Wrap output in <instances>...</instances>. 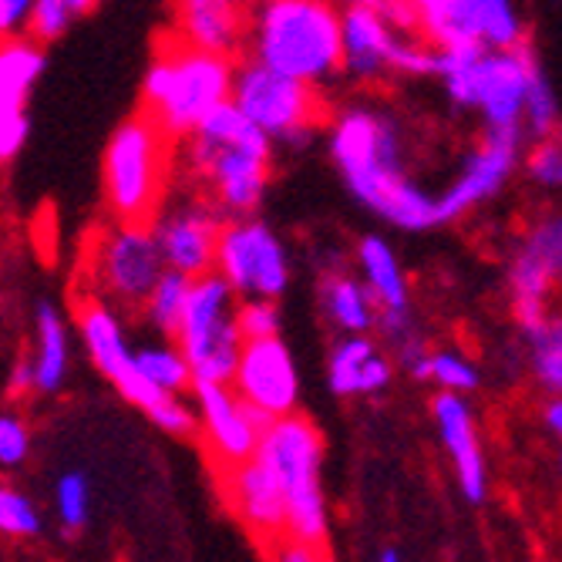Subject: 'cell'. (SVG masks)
Segmentation results:
<instances>
[{
  "label": "cell",
  "mask_w": 562,
  "mask_h": 562,
  "mask_svg": "<svg viewBox=\"0 0 562 562\" xmlns=\"http://www.w3.org/2000/svg\"><path fill=\"white\" fill-rule=\"evenodd\" d=\"M135 361L142 368V374L159 384L169 394H182L189 387H195V371L192 361L186 357V350L179 347V340H166V344H145L135 350Z\"/></svg>",
  "instance_id": "cell-27"
},
{
  "label": "cell",
  "mask_w": 562,
  "mask_h": 562,
  "mask_svg": "<svg viewBox=\"0 0 562 562\" xmlns=\"http://www.w3.org/2000/svg\"><path fill=\"white\" fill-rule=\"evenodd\" d=\"M378 559H381V562H401L404 555H401V549H381Z\"/></svg>",
  "instance_id": "cell-45"
},
{
  "label": "cell",
  "mask_w": 562,
  "mask_h": 562,
  "mask_svg": "<svg viewBox=\"0 0 562 562\" xmlns=\"http://www.w3.org/2000/svg\"><path fill=\"white\" fill-rule=\"evenodd\" d=\"M156 236L162 243L166 263L189 277H202L216 270V249L226 226L223 210L210 195L172 199L156 216Z\"/></svg>",
  "instance_id": "cell-14"
},
{
  "label": "cell",
  "mask_w": 562,
  "mask_h": 562,
  "mask_svg": "<svg viewBox=\"0 0 562 562\" xmlns=\"http://www.w3.org/2000/svg\"><path fill=\"white\" fill-rule=\"evenodd\" d=\"M401 31L374 4H347L344 11V75L353 81H378L394 75V50Z\"/></svg>",
  "instance_id": "cell-19"
},
{
  "label": "cell",
  "mask_w": 562,
  "mask_h": 562,
  "mask_svg": "<svg viewBox=\"0 0 562 562\" xmlns=\"http://www.w3.org/2000/svg\"><path fill=\"white\" fill-rule=\"evenodd\" d=\"M44 529L41 522V513H37V505L18 492V488H4L0 492V532H4L8 539H37Z\"/></svg>",
  "instance_id": "cell-33"
},
{
  "label": "cell",
  "mask_w": 562,
  "mask_h": 562,
  "mask_svg": "<svg viewBox=\"0 0 562 562\" xmlns=\"http://www.w3.org/2000/svg\"><path fill=\"white\" fill-rule=\"evenodd\" d=\"M233 101L252 125H260L270 138L286 145H303L327 115L317 85L283 75L257 58L236 68Z\"/></svg>",
  "instance_id": "cell-10"
},
{
  "label": "cell",
  "mask_w": 562,
  "mask_h": 562,
  "mask_svg": "<svg viewBox=\"0 0 562 562\" xmlns=\"http://www.w3.org/2000/svg\"><path fill=\"white\" fill-rule=\"evenodd\" d=\"M88 508H91V492H88V479L81 472H68L58 479L55 488V513L58 522L65 529V536H75L85 529L88 522Z\"/></svg>",
  "instance_id": "cell-32"
},
{
  "label": "cell",
  "mask_w": 562,
  "mask_h": 562,
  "mask_svg": "<svg viewBox=\"0 0 562 562\" xmlns=\"http://www.w3.org/2000/svg\"><path fill=\"white\" fill-rule=\"evenodd\" d=\"M31 11H34V0H0V31H4L8 37L24 34Z\"/></svg>",
  "instance_id": "cell-40"
},
{
  "label": "cell",
  "mask_w": 562,
  "mask_h": 562,
  "mask_svg": "<svg viewBox=\"0 0 562 562\" xmlns=\"http://www.w3.org/2000/svg\"><path fill=\"white\" fill-rule=\"evenodd\" d=\"M249 58L317 88L344 75V11L334 0H249Z\"/></svg>",
  "instance_id": "cell-3"
},
{
  "label": "cell",
  "mask_w": 562,
  "mask_h": 562,
  "mask_svg": "<svg viewBox=\"0 0 562 562\" xmlns=\"http://www.w3.org/2000/svg\"><path fill=\"white\" fill-rule=\"evenodd\" d=\"M236 61L223 50H206L182 41L179 34L159 37L142 81V112L156 119L176 142L192 135V128L216 105L233 98Z\"/></svg>",
  "instance_id": "cell-4"
},
{
  "label": "cell",
  "mask_w": 562,
  "mask_h": 562,
  "mask_svg": "<svg viewBox=\"0 0 562 562\" xmlns=\"http://www.w3.org/2000/svg\"><path fill=\"white\" fill-rule=\"evenodd\" d=\"M559 472H562V448H559Z\"/></svg>",
  "instance_id": "cell-47"
},
{
  "label": "cell",
  "mask_w": 562,
  "mask_h": 562,
  "mask_svg": "<svg viewBox=\"0 0 562 562\" xmlns=\"http://www.w3.org/2000/svg\"><path fill=\"white\" fill-rule=\"evenodd\" d=\"M176 34L195 47L236 55L249 34V0H179Z\"/></svg>",
  "instance_id": "cell-20"
},
{
  "label": "cell",
  "mask_w": 562,
  "mask_h": 562,
  "mask_svg": "<svg viewBox=\"0 0 562 562\" xmlns=\"http://www.w3.org/2000/svg\"><path fill=\"white\" fill-rule=\"evenodd\" d=\"M192 280L189 273L182 270H166L159 277V283L151 286L145 306H142V321L151 327V330H159L166 340H176L179 337V327H182V317H186V303H189V293H192Z\"/></svg>",
  "instance_id": "cell-26"
},
{
  "label": "cell",
  "mask_w": 562,
  "mask_h": 562,
  "mask_svg": "<svg viewBox=\"0 0 562 562\" xmlns=\"http://www.w3.org/2000/svg\"><path fill=\"white\" fill-rule=\"evenodd\" d=\"M233 387L243 401L260 407V412H267L270 418H283V415L296 412L300 378H296L290 347L280 340V334L243 344Z\"/></svg>",
  "instance_id": "cell-17"
},
{
  "label": "cell",
  "mask_w": 562,
  "mask_h": 562,
  "mask_svg": "<svg viewBox=\"0 0 562 562\" xmlns=\"http://www.w3.org/2000/svg\"><path fill=\"white\" fill-rule=\"evenodd\" d=\"M526 132L532 138H552L559 132V101L549 88L539 61L529 75V98H526Z\"/></svg>",
  "instance_id": "cell-31"
},
{
  "label": "cell",
  "mask_w": 562,
  "mask_h": 562,
  "mask_svg": "<svg viewBox=\"0 0 562 562\" xmlns=\"http://www.w3.org/2000/svg\"><path fill=\"white\" fill-rule=\"evenodd\" d=\"M347 4H374V8H381L384 0H347Z\"/></svg>",
  "instance_id": "cell-46"
},
{
  "label": "cell",
  "mask_w": 562,
  "mask_h": 562,
  "mask_svg": "<svg viewBox=\"0 0 562 562\" xmlns=\"http://www.w3.org/2000/svg\"><path fill=\"white\" fill-rule=\"evenodd\" d=\"M236 327L246 340H263L280 334V306L270 296H243L236 306Z\"/></svg>",
  "instance_id": "cell-34"
},
{
  "label": "cell",
  "mask_w": 562,
  "mask_h": 562,
  "mask_svg": "<svg viewBox=\"0 0 562 562\" xmlns=\"http://www.w3.org/2000/svg\"><path fill=\"white\" fill-rule=\"evenodd\" d=\"M321 300L330 321L347 334H368L378 327V300L368 283H357L347 273H334L321 283Z\"/></svg>",
  "instance_id": "cell-24"
},
{
  "label": "cell",
  "mask_w": 562,
  "mask_h": 562,
  "mask_svg": "<svg viewBox=\"0 0 562 562\" xmlns=\"http://www.w3.org/2000/svg\"><path fill=\"white\" fill-rule=\"evenodd\" d=\"M257 458L277 475L286 495V536L324 549L330 536V519L321 488L324 438L317 425L296 412L273 418L260 438Z\"/></svg>",
  "instance_id": "cell-7"
},
{
  "label": "cell",
  "mask_w": 562,
  "mask_h": 562,
  "mask_svg": "<svg viewBox=\"0 0 562 562\" xmlns=\"http://www.w3.org/2000/svg\"><path fill=\"white\" fill-rule=\"evenodd\" d=\"M44 44L31 34H11L0 47V109H24L37 78L44 75Z\"/></svg>",
  "instance_id": "cell-23"
},
{
  "label": "cell",
  "mask_w": 562,
  "mask_h": 562,
  "mask_svg": "<svg viewBox=\"0 0 562 562\" xmlns=\"http://www.w3.org/2000/svg\"><path fill=\"white\" fill-rule=\"evenodd\" d=\"M412 8H415V14H418L422 37H428L435 47H441V44L448 41L454 0H412Z\"/></svg>",
  "instance_id": "cell-37"
},
{
  "label": "cell",
  "mask_w": 562,
  "mask_h": 562,
  "mask_svg": "<svg viewBox=\"0 0 562 562\" xmlns=\"http://www.w3.org/2000/svg\"><path fill=\"white\" fill-rule=\"evenodd\" d=\"M27 142V115L24 109H0V159L11 162Z\"/></svg>",
  "instance_id": "cell-39"
},
{
  "label": "cell",
  "mask_w": 562,
  "mask_h": 562,
  "mask_svg": "<svg viewBox=\"0 0 562 562\" xmlns=\"http://www.w3.org/2000/svg\"><path fill=\"white\" fill-rule=\"evenodd\" d=\"M357 260H361L364 283L378 300V311H407V280L391 243L381 236H364L357 246Z\"/></svg>",
  "instance_id": "cell-25"
},
{
  "label": "cell",
  "mask_w": 562,
  "mask_h": 562,
  "mask_svg": "<svg viewBox=\"0 0 562 562\" xmlns=\"http://www.w3.org/2000/svg\"><path fill=\"white\" fill-rule=\"evenodd\" d=\"M562 283V223L536 226L522 246L516 249L513 267H508V290H513V314L522 330L546 324L549 296Z\"/></svg>",
  "instance_id": "cell-16"
},
{
  "label": "cell",
  "mask_w": 562,
  "mask_h": 562,
  "mask_svg": "<svg viewBox=\"0 0 562 562\" xmlns=\"http://www.w3.org/2000/svg\"><path fill=\"white\" fill-rule=\"evenodd\" d=\"M34 374H37V394H55L61 391L68 378V327L65 317L50 303H41L34 314Z\"/></svg>",
  "instance_id": "cell-22"
},
{
  "label": "cell",
  "mask_w": 562,
  "mask_h": 562,
  "mask_svg": "<svg viewBox=\"0 0 562 562\" xmlns=\"http://www.w3.org/2000/svg\"><path fill=\"white\" fill-rule=\"evenodd\" d=\"M176 148L179 142L148 112H138L115 128L101 156V192L115 220L156 223L166 206Z\"/></svg>",
  "instance_id": "cell-5"
},
{
  "label": "cell",
  "mask_w": 562,
  "mask_h": 562,
  "mask_svg": "<svg viewBox=\"0 0 562 562\" xmlns=\"http://www.w3.org/2000/svg\"><path fill=\"white\" fill-rule=\"evenodd\" d=\"M330 156L347 189L397 229L422 233L438 226V195L404 176L401 135L387 115L371 109L340 112L330 128Z\"/></svg>",
  "instance_id": "cell-1"
},
{
  "label": "cell",
  "mask_w": 562,
  "mask_h": 562,
  "mask_svg": "<svg viewBox=\"0 0 562 562\" xmlns=\"http://www.w3.org/2000/svg\"><path fill=\"white\" fill-rule=\"evenodd\" d=\"M526 337L532 378L549 394H562V317H549L546 324L526 330Z\"/></svg>",
  "instance_id": "cell-29"
},
{
  "label": "cell",
  "mask_w": 562,
  "mask_h": 562,
  "mask_svg": "<svg viewBox=\"0 0 562 562\" xmlns=\"http://www.w3.org/2000/svg\"><path fill=\"white\" fill-rule=\"evenodd\" d=\"M75 324L81 330V340L94 368L115 384V391L125 401L142 407L151 422L176 438H189L199 431V407H189L186 401H179L176 394L162 391L142 374L135 350L125 340V324L115 303H109L98 293H78Z\"/></svg>",
  "instance_id": "cell-6"
},
{
  "label": "cell",
  "mask_w": 562,
  "mask_h": 562,
  "mask_svg": "<svg viewBox=\"0 0 562 562\" xmlns=\"http://www.w3.org/2000/svg\"><path fill=\"white\" fill-rule=\"evenodd\" d=\"M482 41L488 47H519L526 41L522 18L513 0H454L448 44Z\"/></svg>",
  "instance_id": "cell-21"
},
{
  "label": "cell",
  "mask_w": 562,
  "mask_h": 562,
  "mask_svg": "<svg viewBox=\"0 0 562 562\" xmlns=\"http://www.w3.org/2000/svg\"><path fill=\"white\" fill-rule=\"evenodd\" d=\"M526 176L542 189H562V142L536 138L526 156Z\"/></svg>",
  "instance_id": "cell-36"
},
{
  "label": "cell",
  "mask_w": 562,
  "mask_h": 562,
  "mask_svg": "<svg viewBox=\"0 0 562 562\" xmlns=\"http://www.w3.org/2000/svg\"><path fill=\"white\" fill-rule=\"evenodd\" d=\"M179 156L186 172L223 210V216L239 220L257 210L267 192L273 138L252 125L233 98H226L179 142Z\"/></svg>",
  "instance_id": "cell-2"
},
{
  "label": "cell",
  "mask_w": 562,
  "mask_h": 562,
  "mask_svg": "<svg viewBox=\"0 0 562 562\" xmlns=\"http://www.w3.org/2000/svg\"><path fill=\"white\" fill-rule=\"evenodd\" d=\"M31 454V431L18 415L0 418V465L14 469L24 465V458Z\"/></svg>",
  "instance_id": "cell-38"
},
{
  "label": "cell",
  "mask_w": 562,
  "mask_h": 562,
  "mask_svg": "<svg viewBox=\"0 0 562 562\" xmlns=\"http://www.w3.org/2000/svg\"><path fill=\"white\" fill-rule=\"evenodd\" d=\"M431 415H435L441 445L454 465L458 485H462V495L469 502H482L488 492V472H485V454H482L472 407L458 391H438L431 401Z\"/></svg>",
  "instance_id": "cell-18"
},
{
  "label": "cell",
  "mask_w": 562,
  "mask_h": 562,
  "mask_svg": "<svg viewBox=\"0 0 562 562\" xmlns=\"http://www.w3.org/2000/svg\"><path fill=\"white\" fill-rule=\"evenodd\" d=\"M94 0H34V11L27 21V31L34 41L50 44L68 34V27L91 11Z\"/></svg>",
  "instance_id": "cell-30"
},
{
  "label": "cell",
  "mask_w": 562,
  "mask_h": 562,
  "mask_svg": "<svg viewBox=\"0 0 562 562\" xmlns=\"http://www.w3.org/2000/svg\"><path fill=\"white\" fill-rule=\"evenodd\" d=\"M270 555L283 559V562H317V559H327V549H317L311 542H303V539H283Z\"/></svg>",
  "instance_id": "cell-41"
},
{
  "label": "cell",
  "mask_w": 562,
  "mask_h": 562,
  "mask_svg": "<svg viewBox=\"0 0 562 562\" xmlns=\"http://www.w3.org/2000/svg\"><path fill=\"white\" fill-rule=\"evenodd\" d=\"M526 128H488L485 142L462 162L458 179L438 195V226L458 223L475 206L488 202L508 179H513L522 156Z\"/></svg>",
  "instance_id": "cell-15"
},
{
  "label": "cell",
  "mask_w": 562,
  "mask_h": 562,
  "mask_svg": "<svg viewBox=\"0 0 562 562\" xmlns=\"http://www.w3.org/2000/svg\"><path fill=\"white\" fill-rule=\"evenodd\" d=\"M166 270V252L151 223L115 220L94 236L88 249V277L94 286L91 293L105 296L125 314H142L151 286Z\"/></svg>",
  "instance_id": "cell-9"
},
{
  "label": "cell",
  "mask_w": 562,
  "mask_h": 562,
  "mask_svg": "<svg viewBox=\"0 0 562 562\" xmlns=\"http://www.w3.org/2000/svg\"><path fill=\"white\" fill-rule=\"evenodd\" d=\"M216 270L229 280L239 296H270L280 300L290 283V260L277 233L260 220H226Z\"/></svg>",
  "instance_id": "cell-11"
},
{
  "label": "cell",
  "mask_w": 562,
  "mask_h": 562,
  "mask_svg": "<svg viewBox=\"0 0 562 562\" xmlns=\"http://www.w3.org/2000/svg\"><path fill=\"white\" fill-rule=\"evenodd\" d=\"M199 431L206 441V454L213 458V472L233 469L257 454L267 425L273 422L267 412L252 407L236 394L233 384H195Z\"/></svg>",
  "instance_id": "cell-12"
},
{
  "label": "cell",
  "mask_w": 562,
  "mask_h": 562,
  "mask_svg": "<svg viewBox=\"0 0 562 562\" xmlns=\"http://www.w3.org/2000/svg\"><path fill=\"white\" fill-rule=\"evenodd\" d=\"M236 290L213 270L192 280L186 317L179 327V347L192 361L195 384H233L246 337L236 327Z\"/></svg>",
  "instance_id": "cell-8"
},
{
  "label": "cell",
  "mask_w": 562,
  "mask_h": 562,
  "mask_svg": "<svg viewBox=\"0 0 562 562\" xmlns=\"http://www.w3.org/2000/svg\"><path fill=\"white\" fill-rule=\"evenodd\" d=\"M431 381L441 391L469 394L479 387V371L469 357H462L458 350H431Z\"/></svg>",
  "instance_id": "cell-35"
},
{
  "label": "cell",
  "mask_w": 562,
  "mask_h": 562,
  "mask_svg": "<svg viewBox=\"0 0 562 562\" xmlns=\"http://www.w3.org/2000/svg\"><path fill=\"white\" fill-rule=\"evenodd\" d=\"M37 391V374H34V357H24V361L14 364L11 371V394L21 397V394H31Z\"/></svg>",
  "instance_id": "cell-43"
},
{
  "label": "cell",
  "mask_w": 562,
  "mask_h": 562,
  "mask_svg": "<svg viewBox=\"0 0 562 562\" xmlns=\"http://www.w3.org/2000/svg\"><path fill=\"white\" fill-rule=\"evenodd\" d=\"M216 485L233 519L260 549L273 552L286 539V495L257 454L216 472Z\"/></svg>",
  "instance_id": "cell-13"
},
{
  "label": "cell",
  "mask_w": 562,
  "mask_h": 562,
  "mask_svg": "<svg viewBox=\"0 0 562 562\" xmlns=\"http://www.w3.org/2000/svg\"><path fill=\"white\" fill-rule=\"evenodd\" d=\"M546 425L555 438H562V394H552V401L546 404Z\"/></svg>",
  "instance_id": "cell-44"
},
{
  "label": "cell",
  "mask_w": 562,
  "mask_h": 562,
  "mask_svg": "<svg viewBox=\"0 0 562 562\" xmlns=\"http://www.w3.org/2000/svg\"><path fill=\"white\" fill-rule=\"evenodd\" d=\"M378 353L374 340L364 334H347L334 353H330V364H327V378H330V391L340 397H353L361 394V381H364V368L368 361Z\"/></svg>",
  "instance_id": "cell-28"
},
{
  "label": "cell",
  "mask_w": 562,
  "mask_h": 562,
  "mask_svg": "<svg viewBox=\"0 0 562 562\" xmlns=\"http://www.w3.org/2000/svg\"><path fill=\"white\" fill-rule=\"evenodd\" d=\"M391 378H394V368H391V361H387V357H381V353H374L371 361H368V368H364L361 394H381V391L391 384Z\"/></svg>",
  "instance_id": "cell-42"
}]
</instances>
